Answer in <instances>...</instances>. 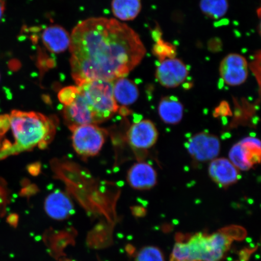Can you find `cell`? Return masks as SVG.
<instances>
[{
    "label": "cell",
    "mask_w": 261,
    "mask_h": 261,
    "mask_svg": "<svg viewBox=\"0 0 261 261\" xmlns=\"http://www.w3.org/2000/svg\"><path fill=\"white\" fill-rule=\"evenodd\" d=\"M112 11L117 18L122 21H132L142 10L141 0H113Z\"/></svg>",
    "instance_id": "cell-17"
},
{
    "label": "cell",
    "mask_w": 261,
    "mask_h": 261,
    "mask_svg": "<svg viewBox=\"0 0 261 261\" xmlns=\"http://www.w3.org/2000/svg\"><path fill=\"white\" fill-rule=\"evenodd\" d=\"M152 53L159 59L160 62H162L166 59L175 58L177 54V48L174 45L163 40L160 37L153 46Z\"/></svg>",
    "instance_id": "cell-20"
},
{
    "label": "cell",
    "mask_w": 261,
    "mask_h": 261,
    "mask_svg": "<svg viewBox=\"0 0 261 261\" xmlns=\"http://www.w3.org/2000/svg\"><path fill=\"white\" fill-rule=\"evenodd\" d=\"M79 93L77 86L65 87L58 93V99L65 107L68 106L73 102Z\"/></svg>",
    "instance_id": "cell-22"
},
{
    "label": "cell",
    "mask_w": 261,
    "mask_h": 261,
    "mask_svg": "<svg viewBox=\"0 0 261 261\" xmlns=\"http://www.w3.org/2000/svg\"><path fill=\"white\" fill-rule=\"evenodd\" d=\"M158 112L163 122L176 125L181 121L184 117V107L175 96H166L160 101Z\"/></svg>",
    "instance_id": "cell-15"
},
{
    "label": "cell",
    "mask_w": 261,
    "mask_h": 261,
    "mask_svg": "<svg viewBox=\"0 0 261 261\" xmlns=\"http://www.w3.org/2000/svg\"><path fill=\"white\" fill-rule=\"evenodd\" d=\"M188 151L198 162L212 161L220 154L221 144L218 137L210 133H200L189 139Z\"/></svg>",
    "instance_id": "cell-7"
},
{
    "label": "cell",
    "mask_w": 261,
    "mask_h": 261,
    "mask_svg": "<svg viewBox=\"0 0 261 261\" xmlns=\"http://www.w3.org/2000/svg\"><path fill=\"white\" fill-rule=\"evenodd\" d=\"M5 8L6 5L5 0H0V20L2 19L3 15H4Z\"/></svg>",
    "instance_id": "cell-23"
},
{
    "label": "cell",
    "mask_w": 261,
    "mask_h": 261,
    "mask_svg": "<svg viewBox=\"0 0 261 261\" xmlns=\"http://www.w3.org/2000/svg\"><path fill=\"white\" fill-rule=\"evenodd\" d=\"M228 156L238 170L246 171L253 167L250 152L240 142L232 146Z\"/></svg>",
    "instance_id": "cell-18"
},
{
    "label": "cell",
    "mask_w": 261,
    "mask_h": 261,
    "mask_svg": "<svg viewBox=\"0 0 261 261\" xmlns=\"http://www.w3.org/2000/svg\"><path fill=\"white\" fill-rule=\"evenodd\" d=\"M71 74L77 86L126 77L141 63L146 49L138 34L114 19L81 21L70 35Z\"/></svg>",
    "instance_id": "cell-1"
},
{
    "label": "cell",
    "mask_w": 261,
    "mask_h": 261,
    "mask_svg": "<svg viewBox=\"0 0 261 261\" xmlns=\"http://www.w3.org/2000/svg\"><path fill=\"white\" fill-rule=\"evenodd\" d=\"M72 132L73 148L80 155L94 156L98 154L105 142L103 130L94 125H84L70 128Z\"/></svg>",
    "instance_id": "cell-5"
},
{
    "label": "cell",
    "mask_w": 261,
    "mask_h": 261,
    "mask_svg": "<svg viewBox=\"0 0 261 261\" xmlns=\"http://www.w3.org/2000/svg\"><path fill=\"white\" fill-rule=\"evenodd\" d=\"M64 117L69 128L97 123L95 116L80 92L69 106L64 107Z\"/></svg>",
    "instance_id": "cell-10"
},
{
    "label": "cell",
    "mask_w": 261,
    "mask_h": 261,
    "mask_svg": "<svg viewBox=\"0 0 261 261\" xmlns=\"http://www.w3.org/2000/svg\"><path fill=\"white\" fill-rule=\"evenodd\" d=\"M113 93L117 105L128 106L136 102L139 96L138 86L126 77L114 81Z\"/></svg>",
    "instance_id": "cell-16"
},
{
    "label": "cell",
    "mask_w": 261,
    "mask_h": 261,
    "mask_svg": "<svg viewBox=\"0 0 261 261\" xmlns=\"http://www.w3.org/2000/svg\"><path fill=\"white\" fill-rule=\"evenodd\" d=\"M189 74L187 65L180 59L175 57L160 62L155 76L162 86L174 89L184 84Z\"/></svg>",
    "instance_id": "cell-6"
},
{
    "label": "cell",
    "mask_w": 261,
    "mask_h": 261,
    "mask_svg": "<svg viewBox=\"0 0 261 261\" xmlns=\"http://www.w3.org/2000/svg\"><path fill=\"white\" fill-rule=\"evenodd\" d=\"M129 185L137 190H148L158 182V175L152 166L145 162L136 163L127 176Z\"/></svg>",
    "instance_id": "cell-12"
},
{
    "label": "cell",
    "mask_w": 261,
    "mask_h": 261,
    "mask_svg": "<svg viewBox=\"0 0 261 261\" xmlns=\"http://www.w3.org/2000/svg\"><path fill=\"white\" fill-rule=\"evenodd\" d=\"M208 175L215 184L222 188L230 187L240 179L239 170L229 160L215 159L208 166Z\"/></svg>",
    "instance_id": "cell-11"
},
{
    "label": "cell",
    "mask_w": 261,
    "mask_h": 261,
    "mask_svg": "<svg viewBox=\"0 0 261 261\" xmlns=\"http://www.w3.org/2000/svg\"><path fill=\"white\" fill-rule=\"evenodd\" d=\"M45 212L55 220H63L73 214V204L66 194L57 191L49 195L45 199Z\"/></svg>",
    "instance_id": "cell-13"
},
{
    "label": "cell",
    "mask_w": 261,
    "mask_h": 261,
    "mask_svg": "<svg viewBox=\"0 0 261 261\" xmlns=\"http://www.w3.org/2000/svg\"><path fill=\"white\" fill-rule=\"evenodd\" d=\"M42 38L44 45L52 53H61L70 46V35L61 26H50L45 29Z\"/></svg>",
    "instance_id": "cell-14"
},
{
    "label": "cell",
    "mask_w": 261,
    "mask_h": 261,
    "mask_svg": "<svg viewBox=\"0 0 261 261\" xmlns=\"http://www.w3.org/2000/svg\"><path fill=\"white\" fill-rule=\"evenodd\" d=\"M9 119L15 144L10 148L8 154L31 150L38 145L45 148L54 136L55 126L51 120L41 113L14 110Z\"/></svg>",
    "instance_id": "cell-3"
},
{
    "label": "cell",
    "mask_w": 261,
    "mask_h": 261,
    "mask_svg": "<svg viewBox=\"0 0 261 261\" xmlns=\"http://www.w3.org/2000/svg\"><path fill=\"white\" fill-rule=\"evenodd\" d=\"M159 133L151 120H144L130 126L128 133L130 145L138 149H148L158 141Z\"/></svg>",
    "instance_id": "cell-9"
},
{
    "label": "cell",
    "mask_w": 261,
    "mask_h": 261,
    "mask_svg": "<svg viewBox=\"0 0 261 261\" xmlns=\"http://www.w3.org/2000/svg\"><path fill=\"white\" fill-rule=\"evenodd\" d=\"M200 8L203 14L212 19H219L227 14L228 0H200Z\"/></svg>",
    "instance_id": "cell-19"
},
{
    "label": "cell",
    "mask_w": 261,
    "mask_h": 261,
    "mask_svg": "<svg viewBox=\"0 0 261 261\" xmlns=\"http://www.w3.org/2000/svg\"><path fill=\"white\" fill-rule=\"evenodd\" d=\"M97 123L109 119L119 109L113 93L114 81L96 80L77 86Z\"/></svg>",
    "instance_id": "cell-4"
},
{
    "label": "cell",
    "mask_w": 261,
    "mask_h": 261,
    "mask_svg": "<svg viewBox=\"0 0 261 261\" xmlns=\"http://www.w3.org/2000/svg\"><path fill=\"white\" fill-rule=\"evenodd\" d=\"M249 65L243 55L230 54L221 61L219 72L220 77L227 86H241L249 76Z\"/></svg>",
    "instance_id": "cell-8"
},
{
    "label": "cell",
    "mask_w": 261,
    "mask_h": 261,
    "mask_svg": "<svg viewBox=\"0 0 261 261\" xmlns=\"http://www.w3.org/2000/svg\"><path fill=\"white\" fill-rule=\"evenodd\" d=\"M135 261H165V259L159 248L148 246L142 248L137 253Z\"/></svg>",
    "instance_id": "cell-21"
},
{
    "label": "cell",
    "mask_w": 261,
    "mask_h": 261,
    "mask_svg": "<svg viewBox=\"0 0 261 261\" xmlns=\"http://www.w3.org/2000/svg\"><path fill=\"white\" fill-rule=\"evenodd\" d=\"M246 230L242 227H224L212 234L196 233L187 243L179 238L170 261H221L234 240H243Z\"/></svg>",
    "instance_id": "cell-2"
}]
</instances>
